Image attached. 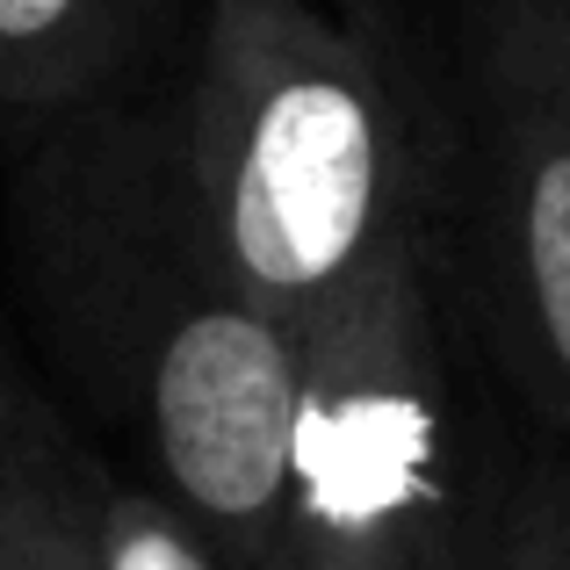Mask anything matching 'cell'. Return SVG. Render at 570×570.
<instances>
[{"label": "cell", "instance_id": "obj_1", "mask_svg": "<svg viewBox=\"0 0 570 570\" xmlns=\"http://www.w3.org/2000/svg\"><path fill=\"white\" fill-rule=\"evenodd\" d=\"M14 232L66 368L217 563L253 570L289 455L296 340L224 267L181 95L58 109L14 174Z\"/></svg>", "mask_w": 570, "mask_h": 570}, {"label": "cell", "instance_id": "obj_4", "mask_svg": "<svg viewBox=\"0 0 570 570\" xmlns=\"http://www.w3.org/2000/svg\"><path fill=\"white\" fill-rule=\"evenodd\" d=\"M476 296L513 390L570 441V0H455Z\"/></svg>", "mask_w": 570, "mask_h": 570}, {"label": "cell", "instance_id": "obj_3", "mask_svg": "<svg viewBox=\"0 0 570 570\" xmlns=\"http://www.w3.org/2000/svg\"><path fill=\"white\" fill-rule=\"evenodd\" d=\"M412 253L296 340V419L253 570H441L476 534L499 476H476Z\"/></svg>", "mask_w": 570, "mask_h": 570}, {"label": "cell", "instance_id": "obj_6", "mask_svg": "<svg viewBox=\"0 0 570 570\" xmlns=\"http://www.w3.org/2000/svg\"><path fill=\"white\" fill-rule=\"evenodd\" d=\"M95 462L22 397L0 476V570H95Z\"/></svg>", "mask_w": 570, "mask_h": 570}, {"label": "cell", "instance_id": "obj_5", "mask_svg": "<svg viewBox=\"0 0 570 570\" xmlns=\"http://www.w3.org/2000/svg\"><path fill=\"white\" fill-rule=\"evenodd\" d=\"M167 0H0V109L58 116L101 101Z\"/></svg>", "mask_w": 570, "mask_h": 570}, {"label": "cell", "instance_id": "obj_7", "mask_svg": "<svg viewBox=\"0 0 570 570\" xmlns=\"http://www.w3.org/2000/svg\"><path fill=\"white\" fill-rule=\"evenodd\" d=\"M484 570H570V462L528 455L499 470L484 513Z\"/></svg>", "mask_w": 570, "mask_h": 570}, {"label": "cell", "instance_id": "obj_9", "mask_svg": "<svg viewBox=\"0 0 570 570\" xmlns=\"http://www.w3.org/2000/svg\"><path fill=\"white\" fill-rule=\"evenodd\" d=\"M14 419H22V390L8 383V362H0V476H8V448H14Z\"/></svg>", "mask_w": 570, "mask_h": 570}, {"label": "cell", "instance_id": "obj_8", "mask_svg": "<svg viewBox=\"0 0 570 570\" xmlns=\"http://www.w3.org/2000/svg\"><path fill=\"white\" fill-rule=\"evenodd\" d=\"M95 570H224L167 491L95 476Z\"/></svg>", "mask_w": 570, "mask_h": 570}, {"label": "cell", "instance_id": "obj_10", "mask_svg": "<svg viewBox=\"0 0 570 570\" xmlns=\"http://www.w3.org/2000/svg\"><path fill=\"white\" fill-rule=\"evenodd\" d=\"M484 513H491V505H484ZM441 570H484V520H476V534H470V542H462Z\"/></svg>", "mask_w": 570, "mask_h": 570}, {"label": "cell", "instance_id": "obj_2", "mask_svg": "<svg viewBox=\"0 0 570 570\" xmlns=\"http://www.w3.org/2000/svg\"><path fill=\"white\" fill-rule=\"evenodd\" d=\"M181 145L224 267L289 340L441 253L455 138L397 0H209Z\"/></svg>", "mask_w": 570, "mask_h": 570}]
</instances>
